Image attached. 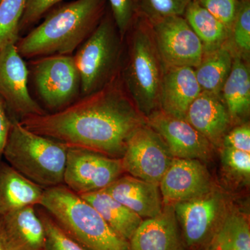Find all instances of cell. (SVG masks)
<instances>
[{
  "mask_svg": "<svg viewBox=\"0 0 250 250\" xmlns=\"http://www.w3.org/2000/svg\"><path fill=\"white\" fill-rule=\"evenodd\" d=\"M20 123L67 147L121 159L130 137L147 122L125 88L121 72L102 89L81 97L66 108L28 117Z\"/></svg>",
  "mask_w": 250,
  "mask_h": 250,
  "instance_id": "6da1fadb",
  "label": "cell"
},
{
  "mask_svg": "<svg viewBox=\"0 0 250 250\" xmlns=\"http://www.w3.org/2000/svg\"><path fill=\"white\" fill-rule=\"evenodd\" d=\"M106 0H75L49 11L16 43L22 58L73 55L103 19Z\"/></svg>",
  "mask_w": 250,
  "mask_h": 250,
  "instance_id": "7a4b0ae2",
  "label": "cell"
},
{
  "mask_svg": "<svg viewBox=\"0 0 250 250\" xmlns=\"http://www.w3.org/2000/svg\"><path fill=\"white\" fill-rule=\"evenodd\" d=\"M125 39L127 45L122 65V80L136 106L147 118L160 109L164 65L152 26L146 18L139 14Z\"/></svg>",
  "mask_w": 250,
  "mask_h": 250,
  "instance_id": "3957f363",
  "label": "cell"
},
{
  "mask_svg": "<svg viewBox=\"0 0 250 250\" xmlns=\"http://www.w3.org/2000/svg\"><path fill=\"white\" fill-rule=\"evenodd\" d=\"M74 240L88 250H128L129 243L88 202L64 184L44 189L40 205Z\"/></svg>",
  "mask_w": 250,
  "mask_h": 250,
  "instance_id": "277c9868",
  "label": "cell"
},
{
  "mask_svg": "<svg viewBox=\"0 0 250 250\" xmlns=\"http://www.w3.org/2000/svg\"><path fill=\"white\" fill-rule=\"evenodd\" d=\"M67 148L14 119L3 156L15 170L45 189L63 184Z\"/></svg>",
  "mask_w": 250,
  "mask_h": 250,
  "instance_id": "5b68a950",
  "label": "cell"
},
{
  "mask_svg": "<svg viewBox=\"0 0 250 250\" xmlns=\"http://www.w3.org/2000/svg\"><path fill=\"white\" fill-rule=\"evenodd\" d=\"M124 43L111 12L105 13L73 55L81 77V97L102 89L121 73Z\"/></svg>",
  "mask_w": 250,
  "mask_h": 250,
  "instance_id": "8992f818",
  "label": "cell"
},
{
  "mask_svg": "<svg viewBox=\"0 0 250 250\" xmlns=\"http://www.w3.org/2000/svg\"><path fill=\"white\" fill-rule=\"evenodd\" d=\"M36 89L52 113L81 98V77L73 55L41 57L31 62Z\"/></svg>",
  "mask_w": 250,
  "mask_h": 250,
  "instance_id": "52a82bcc",
  "label": "cell"
},
{
  "mask_svg": "<svg viewBox=\"0 0 250 250\" xmlns=\"http://www.w3.org/2000/svg\"><path fill=\"white\" fill-rule=\"evenodd\" d=\"M121 159L68 147L63 184L79 195L103 190L124 173Z\"/></svg>",
  "mask_w": 250,
  "mask_h": 250,
  "instance_id": "ba28073f",
  "label": "cell"
},
{
  "mask_svg": "<svg viewBox=\"0 0 250 250\" xmlns=\"http://www.w3.org/2000/svg\"><path fill=\"white\" fill-rule=\"evenodd\" d=\"M173 159L160 136L147 123L130 137L121 158L125 172L157 185Z\"/></svg>",
  "mask_w": 250,
  "mask_h": 250,
  "instance_id": "9c48e42d",
  "label": "cell"
},
{
  "mask_svg": "<svg viewBox=\"0 0 250 250\" xmlns=\"http://www.w3.org/2000/svg\"><path fill=\"white\" fill-rule=\"evenodd\" d=\"M149 23L164 67L196 68L200 65L203 46L183 16L162 18Z\"/></svg>",
  "mask_w": 250,
  "mask_h": 250,
  "instance_id": "30bf717a",
  "label": "cell"
},
{
  "mask_svg": "<svg viewBox=\"0 0 250 250\" xmlns=\"http://www.w3.org/2000/svg\"><path fill=\"white\" fill-rule=\"evenodd\" d=\"M29 74L16 44H9L0 49V98L21 121L47 113L29 93Z\"/></svg>",
  "mask_w": 250,
  "mask_h": 250,
  "instance_id": "8fae6325",
  "label": "cell"
},
{
  "mask_svg": "<svg viewBox=\"0 0 250 250\" xmlns=\"http://www.w3.org/2000/svg\"><path fill=\"white\" fill-rule=\"evenodd\" d=\"M173 207L177 221L182 225L184 240L189 247L203 244L215 233L227 213L225 198L215 189Z\"/></svg>",
  "mask_w": 250,
  "mask_h": 250,
  "instance_id": "7c38bea8",
  "label": "cell"
},
{
  "mask_svg": "<svg viewBox=\"0 0 250 250\" xmlns=\"http://www.w3.org/2000/svg\"><path fill=\"white\" fill-rule=\"evenodd\" d=\"M147 122L174 158L203 161L213 156L214 146L186 120L158 109L147 117Z\"/></svg>",
  "mask_w": 250,
  "mask_h": 250,
  "instance_id": "4fadbf2b",
  "label": "cell"
},
{
  "mask_svg": "<svg viewBox=\"0 0 250 250\" xmlns=\"http://www.w3.org/2000/svg\"><path fill=\"white\" fill-rule=\"evenodd\" d=\"M164 205L202 196L214 189L211 177L201 161L174 158L159 183Z\"/></svg>",
  "mask_w": 250,
  "mask_h": 250,
  "instance_id": "5bb4252c",
  "label": "cell"
},
{
  "mask_svg": "<svg viewBox=\"0 0 250 250\" xmlns=\"http://www.w3.org/2000/svg\"><path fill=\"white\" fill-rule=\"evenodd\" d=\"M0 234L8 250H42L45 229L35 206L0 216Z\"/></svg>",
  "mask_w": 250,
  "mask_h": 250,
  "instance_id": "9a60e30c",
  "label": "cell"
},
{
  "mask_svg": "<svg viewBox=\"0 0 250 250\" xmlns=\"http://www.w3.org/2000/svg\"><path fill=\"white\" fill-rule=\"evenodd\" d=\"M201 92L193 67H164L160 97L161 111L185 120L189 106Z\"/></svg>",
  "mask_w": 250,
  "mask_h": 250,
  "instance_id": "2e32d148",
  "label": "cell"
},
{
  "mask_svg": "<svg viewBox=\"0 0 250 250\" xmlns=\"http://www.w3.org/2000/svg\"><path fill=\"white\" fill-rule=\"evenodd\" d=\"M128 243V250H184L173 206L164 205L159 215L143 220Z\"/></svg>",
  "mask_w": 250,
  "mask_h": 250,
  "instance_id": "e0dca14e",
  "label": "cell"
},
{
  "mask_svg": "<svg viewBox=\"0 0 250 250\" xmlns=\"http://www.w3.org/2000/svg\"><path fill=\"white\" fill-rule=\"evenodd\" d=\"M104 190L142 219L154 218L164 207L159 185L129 174L122 175Z\"/></svg>",
  "mask_w": 250,
  "mask_h": 250,
  "instance_id": "ac0fdd59",
  "label": "cell"
},
{
  "mask_svg": "<svg viewBox=\"0 0 250 250\" xmlns=\"http://www.w3.org/2000/svg\"><path fill=\"white\" fill-rule=\"evenodd\" d=\"M185 120L213 146L222 144L232 124L221 96L203 91L189 106Z\"/></svg>",
  "mask_w": 250,
  "mask_h": 250,
  "instance_id": "d6986e66",
  "label": "cell"
},
{
  "mask_svg": "<svg viewBox=\"0 0 250 250\" xmlns=\"http://www.w3.org/2000/svg\"><path fill=\"white\" fill-rule=\"evenodd\" d=\"M43 190L9 164L0 162V216L28 206L40 205Z\"/></svg>",
  "mask_w": 250,
  "mask_h": 250,
  "instance_id": "ffe728a7",
  "label": "cell"
},
{
  "mask_svg": "<svg viewBox=\"0 0 250 250\" xmlns=\"http://www.w3.org/2000/svg\"><path fill=\"white\" fill-rule=\"evenodd\" d=\"M231 123L246 118L250 109V72L248 61L238 55L233 57L231 72L221 92Z\"/></svg>",
  "mask_w": 250,
  "mask_h": 250,
  "instance_id": "44dd1931",
  "label": "cell"
},
{
  "mask_svg": "<svg viewBox=\"0 0 250 250\" xmlns=\"http://www.w3.org/2000/svg\"><path fill=\"white\" fill-rule=\"evenodd\" d=\"M90 204L118 235L129 241L143 219L117 201L104 190L80 195Z\"/></svg>",
  "mask_w": 250,
  "mask_h": 250,
  "instance_id": "7402d4cb",
  "label": "cell"
},
{
  "mask_svg": "<svg viewBox=\"0 0 250 250\" xmlns=\"http://www.w3.org/2000/svg\"><path fill=\"white\" fill-rule=\"evenodd\" d=\"M184 16L201 41L204 54L228 44L230 37L228 28L195 0L190 1Z\"/></svg>",
  "mask_w": 250,
  "mask_h": 250,
  "instance_id": "603a6c76",
  "label": "cell"
},
{
  "mask_svg": "<svg viewBox=\"0 0 250 250\" xmlns=\"http://www.w3.org/2000/svg\"><path fill=\"white\" fill-rule=\"evenodd\" d=\"M234 54L228 44L204 54L195 76L202 91L221 96L222 89L231 72Z\"/></svg>",
  "mask_w": 250,
  "mask_h": 250,
  "instance_id": "cb8c5ba5",
  "label": "cell"
},
{
  "mask_svg": "<svg viewBox=\"0 0 250 250\" xmlns=\"http://www.w3.org/2000/svg\"><path fill=\"white\" fill-rule=\"evenodd\" d=\"M208 250H250L248 219L238 211L227 213L212 236Z\"/></svg>",
  "mask_w": 250,
  "mask_h": 250,
  "instance_id": "d4e9b609",
  "label": "cell"
},
{
  "mask_svg": "<svg viewBox=\"0 0 250 250\" xmlns=\"http://www.w3.org/2000/svg\"><path fill=\"white\" fill-rule=\"evenodd\" d=\"M27 0H1L0 2V49L16 44L20 38V23Z\"/></svg>",
  "mask_w": 250,
  "mask_h": 250,
  "instance_id": "484cf974",
  "label": "cell"
},
{
  "mask_svg": "<svg viewBox=\"0 0 250 250\" xmlns=\"http://www.w3.org/2000/svg\"><path fill=\"white\" fill-rule=\"evenodd\" d=\"M228 45L234 55L248 61L250 54V0H241Z\"/></svg>",
  "mask_w": 250,
  "mask_h": 250,
  "instance_id": "4316f807",
  "label": "cell"
},
{
  "mask_svg": "<svg viewBox=\"0 0 250 250\" xmlns=\"http://www.w3.org/2000/svg\"><path fill=\"white\" fill-rule=\"evenodd\" d=\"M45 229V241L42 250H88L74 240L43 209H38Z\"/></svg>",
  "mask_w": 250,
  "mask_h": 250,
  "instance_id": "83f0119b",
  "label": "cell"
},
{
  "mask_svg": "<svg viewBox=\"0 0 250 250\" xmlns=\"http://www.w3.org/2000/svg\"><path fill=\"white\" fill-rule=\"evenodd\" d=\"M192 0H138L139 14L149 22L173 16H184Z\"/></svg>",
  "mask_w": 250,
  "mask_h": 250,
  "instance_id": "f1b7e54d",
  "label": "cell"
},
{
  "mask_svg": "<svg viewBox=\"0 0 250 250\" xmlns=\"http://www.w3.org/2000/svg\"><path fill=\"white\" fill-rule=\"evenodd\" d=\"M111 7V14L120 35L125 36L139 16L138 0H106Z\"/></svg>",
  "mask_w": 250,
  "mask_h": 250,
  "instance_id": "f546056e",
  "label": "cell"
},
{
  "mask_svg": "<svg viewBox=\"0 0 250 250\" xmlns=\"http://www.w3.org/2000/svg\"><path fill=\"white\" fill-rule=\"evenodd\" d=\"M222 163L225 170L237 178L248 181L250 177V153L223 147Z\"/></svg>",
  "mask_w": 250,
  "mask_h": 250,
  "instance_id": "4dcf8cb0",
  "label": "cell"
},
{
  "mask_svg": "<svg viewBox=\"0 0 250 250\" xmlns=\"http://www.w3.org/2000/svg\"><path fill=\"white\" fill-rule=\"evenodd\" d=\"M231 32L241 0H195Z\"/></svg>",
  "mask_w": 250,
  "mask_h": 250,
  "instance_id": "1f68e13d",
  "label": "cell"
},
{
  "mask_svg": "<svg viewBox=\"0 0 250 250\" xmlns=\"http://www.w3.org/2000/svg\"><path fill=\"white\" fill-rule=\"evenodd\" d=\"M62 1V0H27L22 19L20 23V34L38 23L55 5Z\"/></svg>",
  "mask_w": 250,
  "mask_h": 250,
  "instance_id": "d6a6232c",
  "label": "cell"
},
{
  "mask_svg": "<svg viewBox=\"0 0 250 250\" xmlns=\"http://www.w3.org/2000/svg\"><path fill=\"white\" fill-rule=\"evenodd\" d=\"M223 147L250 153V126L249 123L239 125L228 131L224 136Z\"/></svg>",
  "mask_w": 250,
  "mask_h": 250,
  "instance_id": "836d02e7",
  "label": "cell"
},
{
  "mask_svg": "<svg viewBox=\"0 0 250 250\" xmlns=\"http://www.w3.org/2000/svg\"><path fill=\"white\" fill-rule=\"evenodd\" d=\"M12 121L10 119L6 112V106L0 98V158L3 152L11 129Z\"/></svg>",
  "mask_w": 250,
  "mask_h": 250,
  "instance_id": "e575fe53",
  "label": "cell"
},
{
  "mask_svg": "<svg viewBox=\"0 0 250 250\" xmlns=\"http://www.w3.org/2000/svg\"><path fill=\"white\" fill-rule=\"evenodd\" d=\"M0 250H8L2 238H1V234H0Z\"/></svg>",
  "mask_w": 250,
  "mask_h": 250,
  "instance_id": "d590c367",
  "label": "cell"
},
{
  "mask_svg": "<svg viewBox=\"0 0 250 250\" xmlns=\"http://www.w3.org/2000/svg\"><path fill=\"white\" fill-rule=\"evenodd\" d=\"M1 0H0V2H1Z\"/></svg>",
  "mask_w": 250,
  "mask_h": 250,
  "instance_id": "8d00e7d4",
  "label": "cell"
}]
</instances>
